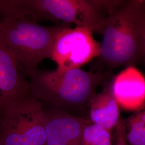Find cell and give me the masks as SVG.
Masks as SVG:
<instances>
[{
    "instance_id": "6da1fadb",
    "label": "cell",
    "mask_w": 145,
    "mask_h": 145,
    "mask_svg": "<svg viewBox=\"0 0 145 145\" xmlns=\"http://www.w3.org/2000/svg\"><path fill=\"white\" fill-rule=\"evenodd\" d=\"M116 7L115 1L0 0V15L35 23L61 21L102 34Z\"/></svg>"
},
{
    "instance_id": "7a4b0ae2",
    "label": "cell",
    "mask_w": 145,
    "mask_h": 145,
    "mask_svg": "<svg viewBox=\"0 0 145 145\" xmlns=\"http://www.w3.org/2000/svg\"><path fill=\"white\" fill-rule=\"evenodd\" d=\"M145 1H121L102 33L99 57L111 67L132 65L145 57Z\"/></svg>"
},
{
    "instance_id": "3957f363",
    "label": "cell",
    "mask_w": 145,
    "mask_h": 145,
    "mask_svg": "<svg viewBox=\"0 0 145 145\" xmlns=\"http://www.w3.org/2000/svg\"><path fill=\"white\" fill-rule=\"evenodd\" d=\"M103 72L75 68L65 72L39 71L29 76V91L38 100L60 107H81L90 101L103 83Z\"/></svg>"
},
{
    "instance_id": "277c9868",
    "label": "cell",
    "mask_w": 145,
    "mask_h": 145,
    "mask_svg": "<svg viewBox=\"0 0 145 145\" xmlns=\"http://www.w3.org/2000/svg\"><path fill=\"white\" fill-rule=\"evenodd\" d=\"M68 24L44 26L30 21L2 17L0 40L11 52L20 67L29 76L38 66L51 58L57 33Z\"/></svg>"
},
{
    "instance_id": "5b68a950",
    "label": "cell",
    "mask_w": 145,
    "mask_h": 145,
    "mask_svg": "<svg viewBox=\"0 0 145 145\" xmlns=\"http://www.w3.org/2000/svg\"><path fill=\"white\" fill-rule=\"evenodd\" d=\"M2 112L1 145H46L45 110L39 100L27 94Z\"/></svg>"
},
{
    "instance_id": "8992f818",
    "label": "cell",
    "mask_w": 145,
    "mask_h": 145,
    "mask_svg": "<svg viewBox=\"0 0 145 145\" xmlns=\"http://www.w3.org/2000/svg\"><path fill=\"white\" fill-rule=\"evenodd\" d=\"M101 44L88 29L67 25L57 33L51 59L57 65V71L65 72L80 68L99 57Z\"/></svg>"
},
{
    "instance_id": "52a82bcc",
    "label": "cell",
    "mask_w": 145,
    "mask_h": 145,
    "mask_svg": "<svg viewBox=\"0 0 145 145\" xmlns=\"http://www.w3.org/2000/svg\"><path fill=\"white\" fill-rule=\"evenodd\" d=\"M45 145H84L83 131L91 121L61 111L46 112Z\"/></svg>"
},
{
    "instance_id": "ba28073f",
    "label": "cell",
    "mask_w": 145,
    "mask_h": 145,
    "mask_svg": "<svg viewBox=\"0 0 145 145\" xmlns=\"http://www.w3.org/2000/svg\"><path fill=\"white\" fill-rule=\"evenodd\" d=\"M14 57L0 40V111L30 92L29 81L22 76Z\"/></svg>"
},
{
    "instance_id": "9c48e42d",
    "label": "cell",
    "mask_w": 145,
    "mask_h": 145,
    "mask_svg": "<svg viewBox=\"0 0 145 145\" xmlns=\"http://www.w3.org/2000/svg\"><path fill=\"white\" fill-rule=\"evenodd\" d=\"M109 89L119 106L125 110H138L145 104V78L134 66L119 72Z\"/></svg>"
},
{
    "instance_id": "30bf717a",
    "label": "cell",
    "mask_w": 145,
    "mask_h": 145,
    "mask_svg": "<svg viewBox=\"0 0 145 145\" xmlns=\"http://www.w3.org/2000/svg\"><path fill=\"white\" fill-rule=\"evenodd\" d=\"M90 121L111 131L119 121V105L109 87L96 93L89 103Z\"/></svg>"
},
{
    "instance_id": "8fae6325",
    "label": "cell",
    "mask_w": 145,
    "mask_h": 145,
    "mask_svg": "<svg viewBox=\"0 0 145 145\" xmlns=\"http://www.w3.org/2000/svg\"><path fill=\"white\" fill-rule=\"evenodd\" d=\"M124 126L127 144L145 145V104L128 119Z\"/></svg>"
},
{
    "instance_id": "7c38bea8",
    "label": "cell",
    "mask_w": 145,
    "mask_h": 145,
    "mask_svg": "<svg viewBox=\"0 0 145 145\" xmlns=\"http://www.w3.org/2000/svg\"><path fill=\"white\" fill-rule=\"evenodd\" d=\"M84 145H112L111 131L91 122L83 131Z\"/></svg>"
},
{
    "instance_id": "4fadbf2b",
    "label": "cell",
    "mask_w": 145,
    "mask_h": 145,
    "mask_svg": "<svg viewBox=\"0 0 145 145\" xmlns=\"http://www.w3.org/2000/svg\"><path fill=\"white\" fill-rule=\"evenodd\" d=\"M116 145H129L125 138L124 124L121 121H119L116 126Z\"/></svg>"
},
{
    "instance_id": "5bb4252c",
    "label": "cell",
    "mask_w": 145,
    "mask_h": 145,
    "mask_svg": "<svg viewBox=\"0 0 145 145\" xmlns=\"http://www.w3.org/2000/svg\"><path fill=\"white\" fill-rule=\"evenodd\" d=\"M144 42H145V30H144Z\"/></svg>"
},
{
    "instance_id": "9a60e30c",
    "label": "cell",
    "mask_w": 145,
    "mask_h": 145,
    "mask_svg": "<svg viewBox=\"0 0 145 145\" xmlns=\"http://www.w3.org/2000/svg\"><path fill=\"white\" fill-rule=\"evenodd\" d=\"M0 145H1V144H0Z\"/></svg>"
}]
</instances>
